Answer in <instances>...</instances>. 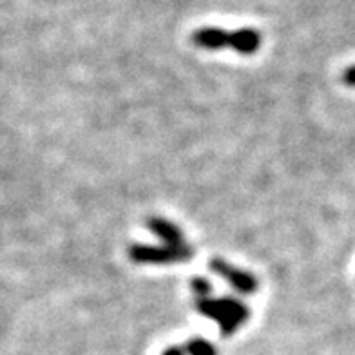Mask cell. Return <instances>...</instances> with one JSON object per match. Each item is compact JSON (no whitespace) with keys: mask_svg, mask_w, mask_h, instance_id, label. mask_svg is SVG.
<instances>
[{"mask_svg":"<svg viewBox=\"0 0 355 355\" xmlns=\"http://www.w3.org/2000/svg\"><path fill=\"white\" fill-rule=\"evenodd\" d=\"M196 309L205 318L218 322L223 336H232L250 318V310H248L247 304H243L239 300H234V297H221V300L207 297V300H198Z\"/></svg>","mask_w":355,"mask_h":355,"instance_id":"obj_1","label":"cell"},{"mask_svg":"<svg viewBox=\"0 0 355 355\" xmlns=\"http://www.w3.org/2000/svg\"><path fill=\"white\" fill-rule=\"evenodd\" d=\"M194 254L187 243L178 245V247H156V245L135 243L129 247V257L135 263L141 265H171V263L189 261Z\"/></svg>","mask_w":355,"mask_h":355,"instance_id":"obj_2","label":"cell"},{"mask_svg":"<svg viewBox=\"0 0 355 355\" xmlns=\"http://www.w3.org/2000/svg\"><path fill=\"white\" fill-rule=\"evenodd\" d=\"M211 270L214 274H218L220 277H223L234 290H238L239 294H256L257 288H259V283H257V279L250 272L239 270V268L232 266L230 263L221 259V257H214L212 259Z\"/></svg>","mask_w":355,"mask_h":355,"instance_id":"obj_3","label":"cell"},{"mask_svg":"<svg viewBox=\"0 0 355 355\" xmlns=\"http://www.w3.org/2000/svg\"><path fill=\"white\" fill-rule=\"evenodd\" d=\"M192 42L201 49L216 51V49L230 47V33L223 28H200L192 35Z\"/></svg>","mask_w":355,"mask_h":355,"instance_id":"obj_4","label":"cell"},{"mask_svg":"<svg viewBox=\"0 0 355 355\" xmlns=\"http://www.w3.org/2000/svg\"><path fill=\"white\" fill-rule=\"evenodd\" d=\"M147 229L155 234V236H158V238L162 239L165 245H168V247H178V245L185 243V241H183L182 230L178 229L174 223H171V221L164 220V218H158V216L149 218V220H147Z\"/></svg>","mask_w":355,"mask_h":355,"instance_id":"obj_5","label":"cell"},{"mask_svg":"<svg viewBox=\"0 0 355 355\" xmlns=\"http://www.w3.org/2000/svg\"><path fill=\"white\" fill-rule=\"evenodd\" d=\"M261 46V35L254 28H241L230 33V47L239 55H254Z\"/></svg>","mask_w":355,"mask_h":355,"instance_id":"obj_6","label":"cell"},{"mask_svg":"<svg viewBox=\"0 0 355 355\" xmlns=\"http://www.w3.org/2000/svg\"><path fill=\"white\" fill-rule=\"evenodd\" d=\"M185 352L189 355H218L214 345H211L205 339H192V341H189L187 346H185Z\"/></svg>","mask_w":355,"mask_h":355,"instance_id":"obj_7","label":"cell"},{"mask_svg":"<svg viewBox=\"0 0 355 355\" xmlns=\"http://www.w3.org/2000/svg\"><path fill=\"white\" fill-rule=\"evenodd\" d=\"M192 292L198 295V300H207L211 295V283L203 277H196L191 281Z\"/></svg>","mask_w":355,"mask_h":355,"instance_id":"obj_8","label":"cell"},{"mask_svg":"<svg viewBox=\"0 0 355 355\" xmlns=\"http://www.w3.org/2000/svg\"><path fill=\"white\" fill-rule=\"evenodd\" d=\"M343 82L350 87H355V66H350L343 73Z\"/></svg>","mask_w":355,"mask_h":355,"instance_id":"obj_9","label":"cell"},{"mask_svg":"<svg viewBox=\"0 0 355 355\" xmlns=\"http://www.w3.org/2000/svg\"><path fill=\"white\" fill-rule=\"evenodd\" d=\"M162 355H185V350H183L182 346H171Z\"/></svg>","mask_w":355,"mask_h":355,"instance_id":"obj_10","label":"cell"}]
</instances>
